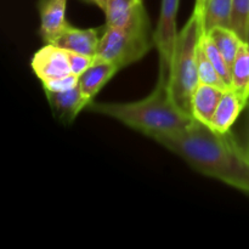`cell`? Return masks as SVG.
Returning <instances> with one entry per match:
<instances>
[{
  "instance_id": "cell-1",
  "label": "cell",
  "mask_w": 249,
  "mask_h": 249,
  "mask_svg": "<svg viewBox=\"0 0 249 249\" xmlns=\"http://www.w3.org/2000/svg\"><path fill=\"white\" fill-rule=\"evenodd\" d=\"M153 140L201 174L249 195V156L231 130L218 133L194 121L187 128Z\"/></svg>"
},
{
  "instance_id": "cell-2",
  "label": "cell",
  "mask_w": 249,
  "mask_h": 249,
  "mask_svg": "<svg viewBox=\"0 0 249 249\" xmlns=\"http://www.w3.org/2000/svg\"><path fill=\"white\" fill-rule=\"evenodd\" d=\"M169 77L158 74L157 84L148 96L133 102H94L89 108L121 122L151 139L187 128L195 119L185 113L173 99Z\"/></svg>"
},
{
  "instance_id": "cell-3",
  "label": "cell",
  "mask_w": 249,
  "mask_h": 249,
  "mask_svg": "<svg viewBox=\"0 0 249 249\" xmlns=\"http://www.w3.org/2000/svg\"><path fill=\"white\" fill-rule=\"evenodd\" d=\"M202 34V14L199 10L194 9L187 23L178 34L168 79L175 104L190 116L192 95L199 84L198 50Z\"/></svg>"
},
{
  "instance_id": "cell-4",
  "label": "cell",
  "mask_w": 249,
  "mask_h": 249,
  "mask_svg": "<svg viewBox=\"0 0 249 249\" xmlns=\"http://www.w3.org/2000/svg\"><path fill=\"white\" fill-rule=\"evenodd\" d=\"M155 46L147 12H142L125 27H106L100 39L96 61L116 65L119 70L140 61Z\"/></svg>"
},
{
  "instance_id": "cell-5",
  "label": "cell",
  "mask_w": 249,
  "mask_h": 249,
  "mask_svg": "<svg viewBox=\"0 0 249 249\" xmlns=\"http://www.w3.org/2000/svg\"><path fill=\"white\" fill-rule=\"evenodd\" d=\"M180 0H162L157 28L153 33L155 46L160 55V73L169 77L173 55L177 45V16Z\"/></svg>"
},
{
  "instance_id": "cell-6",
  "label": "cell",
  "mask_w": 249,
  "mask_h": 249,
  "mask_svg": "<svg viewBox=\"0 0 249 249\" xmlns=\"http://www.w3.org/2000/svg\"><path fill=\"white\" fill-rule=\"evenodd\" d=\"M31 67L41 84L72 74L68 51L53 43H45L43 48L34 53Z\"/></svg>"
},
{
  "instance_id": "cell-7",
  "label": "cell",
  "mask_w": 249,
  "mask_h": 249,
  "mask_svg": "<svg viewBox=\"0 0 249 249\" xmlns=\"http://www.w3.org/2000/svg\"><path fill=\"white\" fill-rule=\"evenodd\" d=\"M100 28H75L68 24L65 31L53 41L56 46L71 53L95 57L99 48Z\"/></svg>"
},
{
  "instance_id": "cell-8",
  "label": "cell",
  "mask_w": 249,
  "mask_h": 249,
  "mask_svg": "<svg viewBox=\"0 0 249 249\" xmlns=\"http://www.w3.org/2000/svg\"><path fill=\"white\" fill-rule=\"evenodd\" d=\"M67 0H39L40 36L44 43H53L68 26L66 19Z\"/></svg>"
},
{
  "instance_id": "cell-9",
  "label": "cell",
  "mask_w": 249,
  "mask_h": 249,
  "mask_svg": "<svg viewBox=\"0 0 249 249\" xmlns=\"http://www.w3.org/2000/svg\"><path fill=\"white\" fill-rule=\"evenodd\" d=\"M46 99L58 118L65 123H72L78 114L89 107L91 102L84 96L79 84L65 91H45Z\"/></svg>"
},
{
  "instance_id": "cell-10",
  "label": "cell",
  "mask_w": 249,
  "mask_h": 249,
  "mask_svg": "<svg viewBox=\"0 0 249 249\" xmlns=\"http://www.w3.org/2000/svg\"><path fill=\"white\" fill-rule=\"evenodd\" d=\"M247 105L248 102L245 101L240 95L236 94L232 89L225 90L216 107L209 128L218 133L230 131L233 124L237 122L238 117L246 109Z\"/></svg>"
},
{
  "instance_id": "cell-11",
  "label": "cell",
  "mask_w": 249,
  "mask_h": 249,
  "mask_svg": "<svg viewBox=\"0 0 249 249\" xmlns=\"http://www.w3.org/2000/svg\"><path fill=\"white\" fill-rule=\"evenodd\" d=\"M224 91L225 90L219 89L213 85L199 83L191 99L192 118L204 125L211 126L212 119H213Z\"/></svg>"
},
{
  "instance_id": "cell-12",
  "label": "cell",
  "mask_w": 249,
  "mask_h": 249,
  "mask_svg": "<svg viewBox=\"0 0 249 249\" xmlns=\"http://www.w3.org/2000/svg\"><path fill=\"white\" fill-rule=\"evenodd\" d=\"M119 71L121 70L113 63L95 60V62L80 75L78 84L84 96L92 102L94 97Z\"/></svg>"
},
{
  "instance_id": "cell-13",
  "label": "cell",
  "mask_w": 249,
  "mask_h": 249,
  "mask_svg": "<svg viewBox=\"0 0 249 249\" xmlns=\"http://www.w3.org/2000/svg\"><path fill=\"white\" fill-rule=\"evenodd\" d=\"M145 11L142 0H107L106 27H125Z\"/></svg>"
},
{
  "instance_id": "cell-14",
  "label": "cell",
  "mask_w": 249,
  "mask_h": 249,
  "mask_svg": "<svg viewBox=\"0 0 249 249\" xmlns=\"http://www.w3.org/2000/svg\"><path fill=\"white\" fill-rule=\"evenodd\" d=\"M199 11L202 14L203 33H209L216 27L230 28L232 0H206Z\"/></svg>"
},
{
  "instance_id": "cell-15",
  "label": "cell",
  "mask_w": 249,
  "mask_h": 249,
  "mask_svg": "<svg viewBox=\"0 0 249 249\" xmlns=\"http://www.w3.org/2000/svg\"><path fill=\"white\" fill-rule=\"evenodd\" d=\"M231 89L249 102V44L243 41L232 65Z\"/></svg>"
},
{
  "instance_id": "cell-16",
  "label": "cell",
  "mask_w": 249,
  "mask_h": 249,
  "mask_svg": "<svg viewBox=\"0 0 249 249\" xmlns=\"http://www.w3.org/2000/svg\"><path fill=\"white\" fill-rule=\"evenodd\" d=\"M207 34L215 43V45L218 46V49L223 53L225 60L228 61V63L232 68L236 55L238 53V49H240L241 44L243 43L242 39L238 36V34L236 32H233L229 27H216V28L212 29Z\"/></svg>"
},
{
  "instance_id": "cell-17",
  "label": "cell",
  "mask_w": 249,
  "mask_h": 249,
  "mask_svg": "<svg viewBox=\"0 0 249 249\" xmlns=\"http://www.w3.org/2000/svg\"><path fill=\"white\" fill-rule=\"evenodd\" d=\"M201 44L202 46H203L208 58L211 60V62L213 63L215 70L218 71V73L220 74L221 79H223L224 82H225V84L231 89V84H232V68H231V66L229 65L228 61L225 60L223 53H220L218 46L215 45V43L212 40L211 36H209L208 34H202Z\"/></svg>"
},
{
  "instance_id": "cell-18",
  "label": "cell",
  "mask_w": 249,
  "mask_h": 249,
  "mask_svg": "<svg viewBox=\"0 0 249 249\" xmlns=\"http://www.w3.org/2000/svg\"><path fill=\"white\" fill-rule=\"evenodd\" d=\"M198 78L199 83H202V84L213 85V87H216L219 88V89L223 90L230 89V88L225 84V82L221 79L220 74H219L218 71L215 70L213 63H212L211 60L208 58V56H207L206 51H204L201 43H199L198 50Z\"/></svg>"
},
{
  "instance_id": "cell-19",
  "label": "cell",
  "mask_w": 249,
  "mask_h": 249,
  "mask_svg": "<svg viewBox=\"0 0 249 249\" xmlns=\"http://www.w3.org/2000/svg\"><path fill=\"white\" fill-rule=\"evenodd\" d=\"M230 28L243 41L247 40L249 29V0H232Z\"/></svg>"
},
{
  "instance_id": "cell-20",
  "label": "cell",
  "mask_w": 249,
  "mask_h": 249,
  "mask_svg": "<svg viewBox=\"0 0 249 249\" xmlns=\"http://www.w3.org/2000/svg\"><path fill=\"white\" fill-rule=\"evenodd\" d=\"M78 79L75 74H68L66 77L57 78V79L49 80V82L43 83L44 91H65V90H70L78 85Z\"/></svg>"
},
{
  "instance_id": "cell-21",
  "label": "cell",
  "mask_w": 249,
  "mask_h": 249,
  "mask_svg": "<svg viewBox=\"0 0 249 249\" xmlns=\"http://www.w3.org/2000/svg\"><path fill=\"white\" fill-rule=\"evenodd\" d=\"M68 58H70L71 71L77 77H80L95 62V57L82 55V53H71V51H68Z\"/></svg>"
},
{
  "instance_id": "cell-22",
  "label": "cell",
  "mask_w": 249,
  "mask_h": 249,
  "mask_svg": "<svg viewBox=\"0 0 249 249\" xmlns=\"http://www.w3.org/2000/svg\"><path fill=\"white\" fill-rule=\"evenodd\" d=\"M245 124H243V138L240 141L242 147L249 156V102L245 109Z\"/></svg>"
},
{
  "instance_id": "cell-23",
  "label": "cell",
  "mask_w": 249,
  "mask_h": 249,
  "mask_svg": "<svg viewBox=\"0 0 249 249\" xmlns=\"http://www.w3.org/2000/svg\"><path fill=\"white\" fill-rule=\"evenodd\" d=\"M84 1L90 2V4H95L96 6H99L100 9H102L105 11L106 9V5H107V0H84Z\"/></svg>"
},
{
  "instance_id": "cell-24",
  "label": "cell",
  "mask_w": 249,
  "mask_h": 249,
  "mask_svg": "<svg viewBox=\"0 0 249 249\" xmlns=\"http://www.w3.org/2000/svg\"><path fill=\"white\" fill-rule=\"evenodd\" d=\"M204 1H206V0H196V2H195V9L201 10L202 7H203Z\"/></svg>"
},
{
  "instance_id": "cell-25",
  "label": "cell",
  "mask_w": 249,
  "mask_h": 249,
  "mask_svg": "<svg viewBox=\"0 0 249 249\" xmlns=\"http://www.w3.org/2000/svg\"><path fill=\"white\" fill-rule=\"evenodd\" d=\"M246 43L249 44V29H248V34H247V40H246Z\"/></svg>"
},
{
  "instance_id": "cell-26",
  "label": "cell",
  "mask_w": 249,
  "mask_h": 249,
  "mask_svg": "<svg viewBox=\"0 0 249 249\" xmlns=\"http://www.w3.org/2000/svg\"><path fill=\"white\" fill-rule=\"evenodd\" d=\"M204 2H206V1H204ZM201 10H202V9H201Z\"/></svg>"
}]
</instances>
